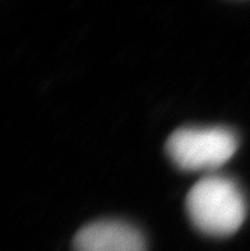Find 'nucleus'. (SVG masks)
I'll return each mask as SVG.
<instances>
[{
  "label": "nucleus",
  "mask_w": 250,
  "mask_h": 251,
  "mask_svg": "<svg viewBox=\"0 0 250 251\" xmlns=\"http://www.w3.org/2000/svg\"><path fill=\"white\" fill-rule=\"evenodd\" d=\"M238 137L223 126H185L166 142V152L181 170L192 172L219 170L238 151Z\"/></svg>",
  "instance_id": "obj_2"
},
{
  "label": "nucleus",
  "mask_w": 250,
  "mask_h": 251,
  "mask_svg": "<svg viewBox=\"0 0 250 251\" xmlns=\"http://www.w3.org/2000/svg\"><path fill=\"white\" fill-rule=\"evenodd\" d=\"M185 207L194 226L213 237L234 235L247 217V199L240 186L217 174L204 176L190 189Z\"/></svg>",
  "instance_id": "obj_1"
},
{
  "label": "nucleus",
  "mask_w": 250,
  "mask_h": 251,
  "mask_svg": "<svg viewBox=\"0 0 250 251\" xmlns=\"http://www.w3.org/2000/svg\"><path fill=\"white\" fill-rule=\"evenodd\" d=\"M74 251H147L139 229L115 220L89 223L77 232Z\"/></svg>",
  "instance_id": "obj_3"
}]
</instances>
